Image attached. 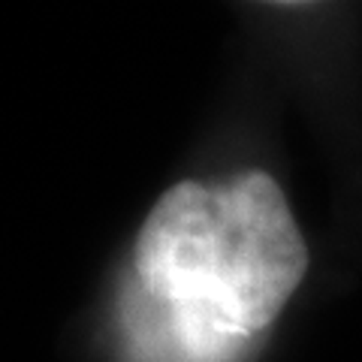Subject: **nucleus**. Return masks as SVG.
Here are the masks:
<instances>
[{"instance_id":"f257e3e1","label":"nucleus","mask_w":362,"mask_h":362,"mask_svg":"<svg viewBox=\"0 0 362 362\" xmlns=\"http://www.w3.org/2000/svg\"><path fill=\"white\" fill-rule=\"evenodd\" d=\"M308 247L266 173L157 199L115 305L124 362H242L302 284Z\"/></svg>"}]
</instances>
